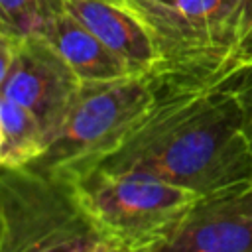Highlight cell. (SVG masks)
I'll return each mask as SVG.
<instances>
[{
	"label": "cell",
	"mask_w": 252,
	"mask_h": 252,
	"mask_svg": "<svg viewBox=\"0 0 252 252\" xmlns=\"http://www.w3.org/2000/svg\"><path fill=\"white\" fill-rule=\"evenodd\" d=\"M154 65V98L126 140L94 167L142 171L211 195L252 181V146L234 71ZM91 167V169H94Z\"/></svg>",
	"instance_id": "6da1fadb"
},
{
	"label": "cell",
	"mask_w": 252,
	"mask_h": 252,
	"mask_svg": "<svg viewBox=\"0 0 252 252\" xmlns=\"http://www.w3.org/2000/svg\"><path fill=\"white\" fill-rule=\"evenodd\" d=\"M152 98L150 71L81 83L59 128L28 165L69 179L89 171L126 140Z\"/></svg>",
	"instance_id": "7a4b0ae2"
},
{
	"label": "cell",
	"mask_w": 252,
	"mask_h": 252,
	"mask_svg": "<svg viewBox=\"0 0 252 252\" xmlns=\"http://www.w3.org/2000/svg\"><path fill=\"white\" fill-rule=\"evenodd\" d=\"M104 238L69 177L0 165V252H91Z\"/></svg>",
	"instance_id": "3957f363"
},
{
	"label": "cell",
	"mask_w": 252,
	"mask_h": 252,
	"mask_svg": "<svg viewBox=\"0 0 252 252\" xmlns=\"http://www.w3.org/2000/svg\"><path fill=\"white\" fill-rule=\"evenodd\" d=\"M71 181L100 232L142 252L161 240L201 197L187 187L142 171L94 167Z\"/></svg>",
	"instance_id": "277c9868"
},
{
	"label": "cell",
	"mask_w": 252,
	"mask_h": 252,
	"mask_svg": "<svg viewBox=\"0 0 252 252\" xmlns=\"http://www.w3.org/2000/svg\"><path fill=\"white\" fill-rule=\"evenodd\" d=\"M150 32L158 63L175 69H224L234 55L242 0H128Z\"/></svg>",
	"instance_id": "5b68a950"
},
{
	"label": "cell",
	"mask_w": 252,
	"mask_h": 252,
	"mask_svg": "<svg viewBox=\"0 0 252 252\" xmlns=\"http://www.w3.org/2000/svg\"><path fill=\"white\" fill-rule=\"evenodd\" d=\"M81 79L41 35L18 39V49L0 94L26 106L39 122L45 144L69 110Z\"/></svg>",
	"instance_id": "8992f818"
},
{
	"label": "cell",
	"mask_w": 252,
	"mask_h": 252,
	"mask_svg": "<svg viewBox=\"0 0 252 252\" xmlns=\"http://www.w3.org/2000/svg\"><path fill=\"white\" fill-rule=\"evenodd\" d=\"M146 252H252V181L199 197Z\"/></svg>",
	"instance_id": "52a82bcc"
},
{
	"label": "cell",
	"mask_w": 252,
	"mask_h": 252,
	"mask_svg": "<svg viewBox=\"0 0 252 252\" xmlns=\"http://www.w3.org/2000/svg\"><path fill=\"white\" fill-rule=\"evenodd\" d=\"M63 10L120 55L134 73H146L158 63V51L146 26L112 0H63Z\"/></svg>",
	"instance_id": "ba28073f"
},
{
	"label": "cell",
	"mask_w": 252,
	"mask_h": 252,
	"mask_svg": "<svg viewBox=\"0 0 252 252\" xmlns=\"http://www.w3.org/2000/svg\"><path fill=\"white\" fill-rule=\"evenodd\" d=\"M41 37L57 49L83 83L136 75L120 55L106 47L93 32H89L65 10L51 20Z\"/></svg>",
	"instance_id": "9c48e42d"
},
{
	"label": "cell",
	"mask_w": 252,
	"mask_h": 252,
	"mask_svg": "<svg viewBox=\"0 0 252 252\" xmlns=\"http://www.w3.org/2000/svg\"><path fill=\"white\" fill-rule=\"evenodd\" d=\"M0 130L4 138L2 167L28 165L45 148V134L37 118L4 94H0Z\"/></svg>",
	"instance_id": "30bf717a"
},
{
	"label": "cell",
	"mask_w": 252,
	"mask_h": 252,
	"mask_svg": "<svg viewBox=\"0 0 252 252\" xmlns=\"http://www.w3.org/2000/svg\"><path fill=\"white\" fill-rule=\"evenodd\" d=\"M61 12L63 0H0V24L18 37L43 35Z\"/></svg>",
	"instance_id": "8fae6325"
},
{
	"label": "cell",
	"mask_w": 252,
	"mask_h": 252,
	"mask_svg": "<svg viewBox=\"0 0 252 252\" xmlns=\"http://www.w3.org/2000/svg\"><path fill=\"white\" fill-rule=\"evenodd\" d=\"M234 91L242 106L244 130L252 146V65H238V69L234 71Z\"/></svg>",
	"instance_id": "7c38bea8"
},
{
	"label": "cell",
	"mask_w": 252,
	"mask_h": 252,
	"mask_svg": "<svg viewBox=\"0 0 252 252\" xmlns=\"http://www.w3.org/2000/svg\"><path fill=\"white\" fill-rule=\"evenodd\" d=\"M234 55L240 63L252 65V0H242L240 6Z\"/></svg>",
	"instance_id": "4fadbf2b"
},
{
	"label": "cell",
	"mask_w": 252,
	"mask_h": 252,
	"mask_svg": "<svg viewBox=\"0 0 252 252\" xmlns=\"http://www.w3.org/2000/svg\"><path fill=\"white\" fill-rule=\"evenodd\" d=\"M18 39H20L18 35L0 28V87L10 73L12 61H14L16 49H18Z\"/></svg>",
	"instance_id": "5bb4252c"
},
{
	"label": "cell",
	"mask_w": 252,
	"mask_h": 252,
	"mask_svg": "<svg viewBox=\"0 0 252 252\" xmlns=\"http://www.w3.org/2000/svg\"><path fill=\"white\" fill-rule=\"evenodd\" d=\"M91 252H142V250H136V248H130L122 242H116V240H110V238H104L102 242H98Z\"/></svg>",
	"instance_id": "9a60e30c"
},
{
	"label": "cell",
	"mask_w": 252,
	"mask_h": 252,
	"mask_svg": "<svg viewBox=\"0 0 252 252\" xmlns=\"http://www.w3.org/2000/svg\"><path fill=\"white\" fill-rule=\"evenodd\" d=\"M2 144H4V138H2V130H0V163H2Z\"/></svg>",
	"instance_id": "2e32d148"
},
{
	"label": "cell",
	"mask_w": 252,
	"mask_h": 252,
	"mask_svg": "<svg viewBox=\"0 0 252 252\" xmlns=\"http://www.w3.org/2000/svg\"><path fill=\"white\" fill-rule=\"evenodd\" d=\"M112 2H118V4H126L128 0H112Z\"/></svg>",
	"instance_id": "e0dca14e"
},
{
	"label": "cell",
	"mask_w": 252,
	"mask_h": 252,
	"mask_svg": "<svg viewBox=\"0 0 252 252\" xmlns=\"http://www.w3.org/2000/svg\"><path fill=\"white\" fill-rule=\"evenodd\" d=\"M0 28H2V24H0ZM2 30H4V28H2Z\"/></svg>",
	"instance_id": "ac0fdd59"
}]
</instances>
